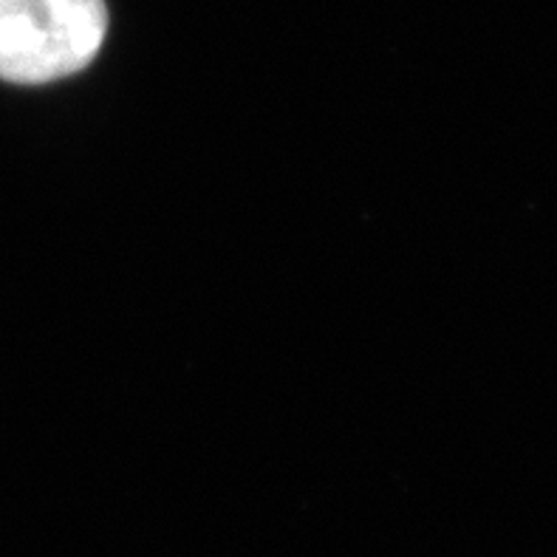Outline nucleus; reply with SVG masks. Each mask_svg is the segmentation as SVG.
I'll return each instance as SVG.
<instances>
[{
    "instance_id": "obj_1",
    "label": "nucleus",
    "mask_w": 557,
    "mask_h": 557,
    "mask_svg": "<svg viewBox=\"0 0 557 557\" xmlns=\"http://www.w3.org/2000/svg\"><path fill=\"white\" fill-rule=\"evenodd\" d=\"M106 35V0H0V79L71 77L99 54Z\"/></svg>"
}]
</instances>
